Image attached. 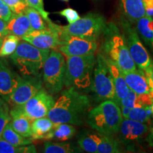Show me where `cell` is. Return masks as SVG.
Here are the masks:
<instances>
[{
  "instance_id": "cell-1",
  "label": "cell",
  "mask_w": 153,
  "mask_h": 153,
  "mask_svg": "<svg viewBox=\"0 0 153 153\" xmlns=\"http://www.w3.org/2000/svg\"><path fill=\"white\" fill-rule=\"evenodd\" d=\"M91 108L90 98L73 88H67L55 101L48 117L54 123L82 126Z\"/></svg>"
},
{
  "instance_id": "cell-2",
  "label": "cell",
  "mask_w": 153,
  "mask_h": 153,
  "mask_svg": "<svg viewBox=\"0 0 153 153\" xmlns=\"http://www.w3.org/2000/svg\"><path fill=\"white\" fill-rule=\"evenodd\" d=\"M103 36L101 53L123 72L137 70V66L130 54L123 33L115 23H107Z\"/></svg>"
},
{
  "instance_id": "cell-3",
  "label": "cell",
  "mask_w": 153,
  "mask_h": 153,
  "mask_svg": "<svg viewBox=\"0 0 153 153\" xmlns=\"http://www.w3.org/2000/svg\"><path fill=\"white\" fill-rule=\"evenodd\" d=\"M96 57L94 54L67 57L65 87L82 93L92 90Z\"/></svg>"
},
{
  "instance_id": "cell-4",
  "label": "cell",
  "mask_w": 153,
  "mask_h": 153,
  "mask_svg": "<svg viewBox=\"0 0 153 153\" xmlns=\"http://www.w3.org/2000/svg\"><path fill=\"white\" fill-rule=\"evenodd\" d=\"M51 51L38 48L23 40L10 59L22 76H40Z\"/></svg>"
},
{
  "instance_id": "cell-5",
  "label": "cell",
  "mask_w": 153,
  "mask_h": 153,
  "mask_svg": "<svg viewBox=\"0 0 153 153\" xmlns=\"http://www.w3.org/2000/svg\"><path fill=\"white\" fill-rule=\"evenodd\" d=\"M123 119L120 106L114 101L106 100L89 110L86 123L99 133L114 135Z\"/></svg>"
},
{
  "instance_id": "cell-6",
  "label": "cell",
  "mask_w": 153,
  "mask_h": 153,
  "mask_svg": "<svg viewBox=\"0 0 153 153\" xmlns=\"http://www.w3.org/2000/svg\"><path fill=\"white\" fill-rule=\"evenodd\" d=\"M66 60L59 51L51 50L42 70V79L45 89L48 93L55 95L65 87Z\"/></svg>"
},
{
  "instance_id": "cell-7",
  "label": "cell",
  "mask_w": 153,
  "mask_h": 153,
  "mask_svg": "<svg viewBox=\"0 0 153 153\" xmlns=\"http://www.w3.org/2000/svg\"><path fill=\"white\" fill-rule=\"evenodd\" d=\"M106 25L107 22L103 15L89 13L72 24L61 26L60 36H77L97 41L104 33Z\"/></svg>"
},
{
  "instance_id": "cell-8",
  "label": "cell",
  "mask_w": 153,
  "mask_h": 153,
  "mask_svg": "<svg viewBox=\"0 0 153 153\" xmlns=\"http://www.w3.org/2000/svg\"><path fill=\"white\" fill-rule=\"evenodd\" d=\"M97 101H115L116 92L114 79L111 74L106 57L99 53L94 70L92 90Z\"/></svg>"
},
{
  "instance_id": "cell-9",
  "label": "cell",
  "mask_w": 153,
  "mask_h": 153,
  "mask_svg": "<svg viewBox=\"0 0 153 153\" xmlns=\"http://www.w3.org/2000/svg\"><path fill=\"white\" fill-rule=\"evenodd\" d=\"M121 27L130 54L139 70L145 71L152 62L150 55L141 42L138 33L128 19H121Z\"/></svg>"
},
{
  "instance_id": "cell-10",
  "label": "cell",
  "mask_w": 153,
  "mask_h": 153,
  "mask_svg": "<svg viewBox=\"0 0 153 153\" xmlns=\"http://www.w3.org/2000/svg\"><path fill=\"white\" fill-rule=\"evenodd\" d=\"M55 102L53 95L42 88L22 106H17L25 116L33 121L36 118L46 117Z\"/></svg>"
},
{
  "instance_id": "cell-11",
  "label": "cell",
  "mask_w": 153,
  "mask_h": 153,
  "mask_svg": "<svg viewBox=\"0 0 153 153\" xmlns=\"http://www.w3.org/2000/svg\"><path fill=\"white\" fill-rule=\"evenodd\" d=\"M48 27L43 30H31L22 40L41 49H57L60 44L61 26L47 22Z\"/></svg>"
},
{
  "instance_id": "cell-12",
  "label": "cell",
  "mask_w": 153,
  "mask_h": 153,
  "mask_svg": "<svg viewBox=\"0 0 153 153\" xmlns=\"http://www.w3.org/2000/svg\"><path fill=\"white\" fill-rule=\"evenodd\" d=\"M98 48L97 40L72 36H60V44L57 50L66 57L95 54Z\"/></svg>"
},
{
  "instance_id": "cell-13",
  "label": "cell",
  "mask_w": 153,
  "mask_h": 153,
  "mask_svg": "<svg viewBox=\"0 0 153 153\" xmlns=\"http://www.w3.org/2000/svg\"><path fill=\"white\" fill-rule=\"evenodd\" d=\"M148 129V126L145 123L123 118L118 131V140L129 151H134Z\"/></svg>"
},
{
  "instance_id": "cell-14",
  "label": "cell",
  "mask_w": 153,
  "mask_h": 153,
  "mask_svg": "<svg viewBox=\"0 0 153 153\" xmlns=\"http://www.w3.org/2000/svg\"><path fill=\"white\" fill-rule=\"evenodd\" d=\"M43 82L41 75L22 76L17 84L11 95L9 104L12 106H22L43 88Z\"/></svg>"
},
{
  "instance_id": "cell-15",
  "label": "cell",
  "mask_w": 153,
  "mask_h": 153,
  "mask_svg": "<svg viewBox=\"0 0 153 153\" xmlns=\"http://www.w3.org/2000/svg\"><path fill=\"white\" fill-rule=\"evenodd\" d=\"M20 78L21 75L11 68L8 62L0 57V97L8 104Z\"/></svg>"
},
{
  "instance_id": "cell-16",
  "label": "cell",
  "mask_w": 153,
  "mask_h": 153,
  "mask_svg": "<svg viewBox=\"0 0 153 153\" xmlns=\"http://www.w3.org/2000/svg\"><path fill=\"white\" fill-rule=\"evenodd\" d=\"M121 72L130 89L137 94H149L150 87L143 70L138 69V70L132 72H123L122 70Z\"/></svg>"
},
{
  "instance_id": "cell-17",
  "label": "cell",
  "mask_w": 153,
  "mask_h": 153,
  "mask_svg": "<svg viewBox=\"0 0 153 153\" xmlns=\"http://www.w3.org/2000/svg\"><path fill=\"white\" fill-rule=\"evenodd\" d=\"M10 116L11 118L10 124L12 128L22 136L30 138L32 135V120L25 116L17 106L11 107Z\"/></svg>"
},
{
  "instance_id": "cell-18",
  "label": "cell",
  "mask_w": 153,
  "mask_h": 153,
  "mask_svg": "<svg viewBox=\"0 0 153 153\" xmlns=\"http://www.w3.org/2000/svg\"><path fill=\"white\" fill-rule=\"evenodd\" d=\"M106 60L108 62V68L114 79L115 92H116V99L114 101L119 106L120 101L128 95L130 89L126 84L125 78L122 74L120 69L112 61L107 59Z\"/></svg>"
},
{
  "instance_id": "cell-19",
  "label": "cell",
  "mask_w": 153,
  "mask_h": 153,
  "mask_svg": "<svg viewBox=\"0 0 153 153\" xmlns=\"http://www.w3.org/2000/svg\"><path fill=\"white\" fill-rule=\"evenodd\" d=\"M7 28L9 33L18 36L21 39L32 30L29 19L25 13L13 14L7 22Z\"/></svg>"
},
{
  "instance_id": "cell-20",
  "label": "cell",
  "mask_w": 153,
  "mask_h": 153,
  "mask_svg": "<svg viewBox=\"0 0 153 153\" xmlns=\"http://www.w3.org/2000/svg\"><path fill=\"white\" fill-rule=\"evenodd\" d=\"M124 16L131 23L135 24L146 15L143 0H120Z\"/></svg>"
},
{
  "instance_id": "cell-21",
  "label": "cell",
  "mask_w": 153,
  "mask_h": 153,
  "mask_svg": "<svg viewBox=\"0 0 153 153\" xmlns=\"http://www.w3.org/2000/svg\"><path fill=\"white\" fill-rule=\"evenodd\" d=\"M55 123L46 117L36 118L31 123L32 135L30 139L45 140V137L54 128Z\"/></svg>"
},
{
  "instance_id": "cell-22",
  "label": "cell",
  "mask_w": 153,
  "mask_h": 153,
  "mask_svg": "<svg viewBox=\"0 0 153 153\" xmlns=\"http://www.w3.org/2000/svg\"><path fill=\"white\" fill-rule=\"evenodd\" d=\"M76 133L74 125L69 123H55L53 129L45 137L47 140L67 141L72 138Z\"/></svg>"
},
{
  "instance_id": "cell-23",
  "label": "cell",
  "mask_w": 153,
  "mask_h": 153,
  "mask_svg": "<svg viewBox=\"0 0 153 153\" xmlns=\"http://www.w3.org/2000/svg\"><path fill=\"white\" fill-rule=\"evenodd\" d=\"M100 141V133L89 131H83L79 134L77 145L81 150L90 153H97Z\"/></svg>"
},
{
  "instance_id": "cell-24",
  "label": "cell",
  "mask_w": 153,
  "mask_h": 153,
  "mask_svg": "<svg viewBox=\"0 0 153 153\" xmlns=\"http://www.w3.org/2000/svg\"><path fill=\"white\" fill-rule=\"evenodd\" d=\"M137 33L149 46L153 44V17L145 15L135 23Z\"/></svg>"
},
{
  "instance_id": "cell-25",
  "label": "cell",
  "mask_w": 153,
  "mask_h": 153,
  "mask_svg": "<svg viewBox=\"0 0 153 153\" xmlns=\"http://www.w3.org/2000/svg\"><path fill=\"white\" fill-rule=\"evenodd\" d=\"M43 152L45 153H73L81 152V148L77 145L65 141L44 143Z\"/></svg>"
},
{
  "instance_id": "cell-26",
  "label": "cell",
  "mask_w": 153,
  "mask_h": 153,
  "mask_svg": "<svg viewBox=\"0 0 153 153\" xmlns=\"http://www.w3.org/2000/svg\"><path fill=\"white\" fill-rule=\"evenodd\" d=\"M120 141L115 139L114 135L100 133V141L97 153H118L121 152Z\"/></svg>"
},
{
  "instance_id": "cell-27",
  "label": "cell",
  "mask_w": 153,
  "mask_h": 153,
  "mask_svg": "<svg viewBox=\"0 0 153 153\" xmlns=\"http://www.w3.org/2000/svg\"><path fill=\"white\" fill-rule=\"evenodd\" d=\"M1 137L14 146L27 145L31 144L32 141H33L30 138L22 136V135L15 131L11 127L10 123L7 124L5 127Z\"/></svg>"
},
{
  "instance_id": "cell-28",
  "label": "cell",
  "mask_w": 153,
  "mask_h": 153,
  "mask_svg": "<svg viewBox=\"0 0 153 153\" xmlns=\"http://www.w3.org/2000/svg\"><path fill=\"white\" fill-rule=\"evenodd\" d=\"M153 116V113L151 106H137L132 108L128 115L127 118L140 123H150Z\"/></svg>"
},
{
  "instance_id": "cell-29",
  "label": "cell",
  "mask_w": 153,
  "mask_h": 153,
  "mask_svg": "<svg viewBox=\"0 0 153 153\" xmlns=\"http://www.w3.org/2000/svg\"><path fill=\"white\" fill-rule=\"evenodd\" d=\"M35 145L31 144L23 146H14L0 137V153H36Z\"/></svg>"
},
{
  "instance_id": "cell-30",
  "label": "cell",
  "mask_w": 153,
  "mask_h": 153,
  "mask_svg": "<svg viewBox=\"0 0 153 153\" xmlns=\"http://www.w3.org/2000/svg\"><path fill=\"white\" fill-rule=\"evenodd\" d=\"M24 13L29 19L32 30H43L48 27L47 22L36 9L28 7Z\"/></svg>"
},
{
  "instance_id": "cell-31",
  "label": "cell",
  "mask_w": 153,
  "mask_h": 153,
  "mask_svg": "<svg viewBox=\"0 0 153 153\" xmlns=\"http://www.w3.org/2000/svg\"><path fill=\"white\" fill-rule=\"evenodd\" d=\"M20 41V38L18 36L8 34L4 39L0 48V57H10L15 52Z\"/></svg>"
},
{
  "instance_id": "cell-32",
  "label": "cell",
  "mask_w": 153,
  "mask_h": 153,
  "mask_svg": "<svg viewBox=\"0 0 153 153\" xmlns=\"http://www.w3.org/2000/svg\"><path fill=\"white\" fill-rule=\"evenodd\" d=\"M14 14H22L28 7L26 0H3Z\"/></svg>"
},
{
  "instance_id": "cell-33",
  "label": "cell",
  "mask_w": 153,
  "mask_h": 153,
  "mask_svg": "<svg viewBox=\"0 0 153 153\" xmlns=\"http://www.w3.org/2000/svg\"><path fill=\"white\" fill-rule=\"evenodd\" d=\"M10 108L7 102H4L2 108L0 110V137L1 136L4 130L8 123L11 121Z\"/></svg>"
},
{
  "instance_id": "cell-34",
  "label": "cell",
  "mask_w": 153,
  "mask_h": 153,
  "mask_svg": "<svg viewBox=\"0 0 153 153\" xmlns=\"http://www.w3.org/2000/svg\"><path fill=\"white\" fill-rule=\"evenodd\" d=\"M122 106L130 107L131 108H134V107L139 106L137 94L134 92L131 89H130L128 93V95L120 101L119 106L120 107Z\"/></svg>"
},
{
  "instance_id": "cell-35",
  "label": "cell",
  "mask_w": 153,
  "mask_h": 153,
  "mask_svg": "<svg viewBox=\"0 0 153 153\" xmlns=\"http://www.w3.org/2000/svg\"><path fill=\"white\" fill-rule=\"evenodd\" d=\"M28 7L36 9V10L39 11V13L42 15L43 19L46 22H50L51 19H49V12H48L44 9L43 0H26Z\"/></svg>"
},
{
  "instance_id": "cell-36",
  "label": "cell",
  "mask_w": 153,
  "mask_h": 153,
  "mask_svg": "<svg viewBox=\"0 0 153 153\" xmlns=\"http://www.w3.org/2000/svg\"><path fill=\"white\" fill-rule=\"evenodd\" d=\"M58 14L62 16H64L67 19L69 24H72L76 21L81 18L78 12L72 8H66L63 10L59 11Z\"/></svg>"
},
{
  "instance_id": "cell-37",
  "label": "cell",
  "mask_w": 153,
  "mask_h": 153,
  "mask_svg": "<svg viewBox=\"0 0 153 153\" xmlns=\"http://www.w3.org/2000/svg\"><path fill=\"white\" fill-rule=\"evenodd\" d=\"M14 13L3 0H0V19L8 22Z\"/></svg>"
},
{
  "instance_id": "cell-38",
  "label": "cell",
  "mask_w": 153,
  "mask_h": 153,
  "mask_svg": "<svg viewBox=\"0 0 153 153\" xmlns=\"http://www.w3.org/2000/svg\"><path fill=\"white\" fill-rule=\"evenodd\" d=\"M9 33L8 28H7V22L0 19V48L3 43L4 39Z\"/></svg>"
},
{
  "instance_id": "cell-39",
  "label": "cell",
  "mask_w": 153,
  "mask_h": 153,
  "mask_svg": "<svg viewBox=\"0 0 153 153\" xmlns=\"http://www.w3.org/2000/svg\"><path fill=\"white\" fill-rule=\"evenodd\" d=\"M144 72L150 89H153V61L151 62L150 67H148Z\"/></svg>"
},
{
  "instance_id": "cell-40",
  "label": "cell",
  "mask_w": 153,
  "mask_h": 153,
  "mask_svg": "<svg viewBox=\"0 0 153 153\" xmlns=\"http://www.w3.org/2000/svg\"><path fill=\"white\" fill-rule=\"evenodd\" d=\"M145 14L149 16L153 17V0H143Z\"/></svg>"
},
{
  "instance_id": "cell-41",
  "label": "cell",
  "mask_w": 153,
  "mask_h": 153,
  "mask_svg": "<svg viewBox=\"0 0 153 153\" xmlns=\"http://www.w3.org/2000/svg\"><path fill=\"white\" fill-rule=\"evenodd\" d=\"M120 111H121V114L122 116H123V118H127L129 112L131 111V108L128 106H122L120 107Z\"/></svg>"
},
{
  "instance_id": "cell-42",
  "label": "cell",
  "mask_w": 153,
  "mask_h": 153,
  "mask_svg": "<svg viewBox=\"0 0 153 153\" xmlns=\"http://www.w3.org/2000/svg\"><path fill=\"white\" fill-rule=\"evenodd\" d=\"M147 141H148L149 145L153 148V133H151V134L148 135V138H147Z\"/></svg>"
},
{
  "instance_id": "cell-43",
  "label": "cell",
  "mask_w": 153,
  "mask_h": 153,
  "mask_svg": "<svg viewBox=\"0 0 153 153\" xmlns=\"http://www.w3.org/2000/svg\"><path fill=\"white\" fill-rule=\"evenodd\" d=\"M4 102H5V101L4 100V99L1 98V97H0V110H1V108H2V106H3L4 104Z\"/></svg>"
},
{
  "instance_id": "cell-44",
  "label": "cell",
  "mask_w": 153,
  "mask_h": 153,
  "mask_svg": "<svg viewBox=\"0 0 153 153\" xmlns=\"http://www.w3.org/2000/svg\"><path fill=\"white\" fill-rule=\"evenodd\" d=\"M151 108H152V113H153V103L152 104V105H151Z\"/></svg>"
},
{
  "instance_id": "cell-45",
  "label": "cell",
  "mask_w": 153,
  "mask_h": 153,
  "mask_svg": "<svg viewBox=\"0 0 153 153\" xmlns=\"http://www.w3.org/2000/svg\"><path fill=\"white\" fill-rule=\"evenodd\" d=\"M61 1H68L69 0H61Z\"/></svg>"
},
{
  "instance_id": "cell-46",
  "label": "cell",
  "mask_w": 153,
  "mask_h": 153,
  "mask_svg": "<svg viewBox=\"0 0 153 153\" xmlns=\"http://www.w3.org/2000/svg\"><path fill=\"white\" fill-rule=\"evenodd\" d=\"M151 133H153V128H152V132H151Z\"/></svg>"
}]
</instances>
